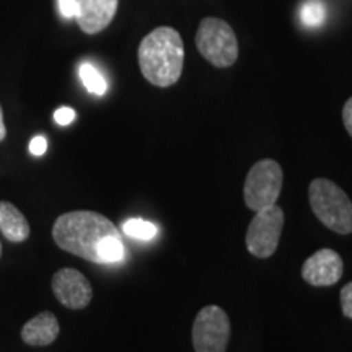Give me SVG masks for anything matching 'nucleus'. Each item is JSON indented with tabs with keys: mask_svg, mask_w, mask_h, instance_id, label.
Listing matches in <instances>:
<instances>
[{
	"mask_svg": "<svg viewBox=\"0 0 352 352\" xmlns=\"http://www.w3.org/2000/svg\"><path fill=\"white\" fill-rule=\"evenodd\" d=\"M52 239L60 250L96 264L121 263L124 243L116 226L94 210H72L56 219Z\"/></svg>",
	"mask_w": 352,
	"mask_h": 352,
	"instance_id": "obj_1",
	"label": "nucleus"
},
{
	"mask_svg": "<svg viewBox=\"0 0 352 352\" xmlns=\"http://www.w3.org/2000/svg\"><path fill=\"white\" fill-rule=\"evenodd\" d=\"M139 67L152 85L166 88L179 80L184 64V44L179 33L160 26L142 39L139 46Z\"/></svg>",
	"mask_w": 352,
	"mask_h": 352,
	"instance_id": "obj_2",
	"label": "nucleus"
},
{
	"mask_svg": "<svg viewBox=\"0 0 352 352\" xmlns=\"http://www.w3.org/2000/svg\"><path fill=\"white\" fill-rule=\"evenodd\" d=\"M308 199L324 227L340 235L352 233V202L336 183L324 178L314 179L308 188Z\"/></svg>",
	"mask_w": 352,
	"mask_h": 352,
	"instance_id": "obj_3",
	"label": "nucleus"
},
{
	"mask_svg": "<svg viewBox=\"0 0 352 352\" xmlns=\"http://www.w3.org/2000/svg\"><path fill=\"white\" fill-rule=\"evenodd\" d=\"M196 46L215 67H230L239 59V41L232 26L223 20H202L196 33Z\"/></svg>",
	"mask_w": 352,
	"mask_h": 352,
	"instance_id": "obj_4",
	"label": "nucleus"
},
{
	"mask_svg": "<svg viewBox=\"0 0 352 352\" xmlns=\"http://www.w3.org/2000/svg\"><path fill=\"white\" fill-rule=\"evenodd\" d=\"M283 168L271 158H264L252 166L245 179L243 196L250 209L258 212L277 204L283 189Z\"/></svg>",
	"mask_w": 352,
	"mask_h": 352,
	"instance_id": "obj_5",
	"label": "nucleus"
},
{
	"mask_svg": "<svg viewBox=\"0 0 352 352\" xmlns=\"http://www.w3.org/2000/svg\"><path fill=\"white\" fill-rule=\"evenodd\" d=\"M230 340V320L217 305H208L197 314L192 324V346L196 352H226Z\"/></svg>",
	"mask_w": 352,
	"mask_h": 352,
	"instance_id": "obj_6",
	"label": "nucleus"
},
{
	"mask_svg": "<svg viewBox=\"0 0 352 352\" xmlns=\"http://www.w3.org/2000/svg\"><path fill=\"white\" fill-rule=\"evenodd\" d=\"M284 227V212L279 206L258 210L248 232H246V248L256 258H270L279 245L280 233Z\"/></svg>",
	"mask_w": 352,
	"mask_h": 352,
	"instance_id": "obj_7",
	"label": "nucleus"
},
{
	"mask_svg": "<svg viewBox=\"0 0 352 352\" xmlns=\"http://www.w3.org/2000/svg\"><path fill=\"white\" fill-rule=\"evenodd\" d=\"M52 292L64 307L82 310L94 298V289L80 271L64 267L52 276Z\"/></svg>",
	"mask_w": 352,
	"mask_h": 352,
	"instance_id": "obj_8",
	"label": "nucleus"
},
{
	"mask_svg": "<svg viewBox=\"0 0 352 352\" xmlns=\"http://www.w3.org/2000/svg\"><path fill=\"white\" fill-rule=\"evenodd\" d=\"M344 264L342 258L329 248L318 250L303 263L302 277L305 283L315 287H328L342 277Z\"/></svg>",
	"mask_w": 352,
	"mask_h": 352,
	"instance_id": "obj_9",
	"label": "nucleus"
},
{
	"mask_svg": "<svg viewBox=\"0 0 352 352\" xmlns=\"http://www.w3.org/2000/svg\"><path fill=\"white\" fill-rule=\"evenodd\" d=\"M118 10V0H77L76 19L82 32L95 34L111 23Z\"/></svg>",
	"mask_w": 352,
	"mask_h": 352,
	"instance_id": "obj_10",
	"label": "nucleus"
},
{
	"mask_svg": "<svg viewBox=\"0 0 352 352\" xmlns=\"http://www.w3.org/2000/svg\"><path fill=\"white\" fill-rule=\"evenodd\" d=\"M59 331L60 327L56 315L51 311H41L26 321L25 327L21 328V340L28 346L34 347L50 346L57 340Z\"/></svg>",
	"mask_w": 352,
	"mask_h": 352,
	"instance_id": "obj_11",
	"label": "nucleus"
},
{
	"mask_svg": "<svg viewBox=\"0 0 352 352\" xmlns=\"http://www.w3.org/2000/svg\"><path fill=\"white\" fill-rule=\"evenodd\" d=\"M0 232L13 243H21L30 236L28 220L12 202L0 201Z\"/></svg>",
	"mask_w": 352,
	"mask_h": 352,
	"instance_id": "obj_12",
	"label": "nucleus"
},
{
	"mask_svg": "<svg viewBox=\"0 0 352 352\" xmlns=\"http://www.w3.org/2000/svg\"><path fill=\"white\" fill-rule=\"evenodd\" d=\"M78 74H80L82 83L85 85V88L90 94L94 95H104L108 90V83L107 78L101 76V72L95 67L94 64L90 63H83L78 69Z\"/></svg>",
	"mask_w": 352,
	"mask_h": 352,
	"instance_id": "obj_13",
	"label": "nucleus"
},
{
	"mask_svg": "<svg viewBox=\"0 0 352 352\" xmlns=\"http://www.w3.org/2000/svg\"><path fill=\"white\" fill-rule=\"evenodd\" d=\"M327 6L321 0H307L300 8V20L307 28H318L327 20Z\"/></svg>",
	"mask_w": 352,
	"mask_h": 352,
	"instance_id": "obj_14",
	"label": "nucleus"
},
{
	"mask_svg": "<svg viewBox=\"0 0 352 352\" xmlns=\"http://www.w3.org/2000/svg\"><path fill=\"white\" fill-rule=\"evenodd\" d=\"M122 232L126 233L127 236L135 240H152L155 239L158 228L153 226L152 222H147L144 219H129L126 220L124 226H122Z\"/></svg>",
	"mask_w": 352,
	"mask_h": 352,
	"instance_id": "obj_15",
	"label": "nucleus"
},
{
	"mask_svg": "<svg viewBox=\"0 0 352 352\" xmlns=\"http://www.w3.org/2000/svg\"><path fill=\"white\" fill-rule=\"evenodd\" d=\"M341 310L346 318L352 320V283L341 289Z\"/></svg>",
	"mask_w": 352,
	"mask_h": 352,
	"instance_id": "obj_16",
	"label": "nucleus"
},
{
	"mask_svg": "<svg viewBox=\"0 0 352 352\" xmlns=\"http://www.w3.org/2000/svg\"><path fill=\"white\" fill-rule=\"evenodd\" d=\"M54 120H56L57 124L67 126L74 120H76V111H74V109L69 108V107H63L54 113Z\"/></svg>",
	"mask_w": 352,
	"mask_h": 352,
	"instance_id": "obj_17",
	"label": "nucleus"
},
{
	"mask_svg": "<svg viewBox=\"0 0 352 352\" xmlns=\"http://www.w3.org/2000/svg\"><path fill=\"white\" fill-rule=\"evenodd\" d=\"M47 151V140L43 138V135H36V138L32 139V142H30V152L33 153V155L36 157H41L46 153Z\"/></svg>",
	"mask_w": 352,
	"mask_h": 352,
	"instance_id": "obj_18",
	"label": "nucleus"
},
{
	"mask_svg": "<svg viewBox=\"0 0 352 352\" xmlns=\"http://www.w3.org/2000/svg\"><path fill=\"white\" fill-rule=\"evenodd\" d=\"M59 10L64 19H72L77 13V0H59Z\"/></svg>",
	"mask_w": 352,
	"mask_h": 352,
	"instance_id": "obj_19",
	"label": "nucleus"
},
{
	"mask_svg": "<svg viewBox=\"0 0 352 352\" xmlns=\"http://www.w3.org/2000/svg\"><path fill=\"white\" fill-rule=\"evenodd\" d=\"M342 122H344V127L352 138V96L346 101L344 108H342Z\"/></svg>",
	"mask_w": 352,
	"mask_h": 352,
	"instance_id": "obj_20",
	"label": "nucleus"
},
{
	"mask_svg": "<svg viewBox=\"0 0 352 352\" xmlns=\"http://www.w3.org/2000/svg\"><path fill=\"white\" fill-rule=\"evenodd\" d=\"M6 135H7V129H6V124H3L2 107H0V142H2V140L6 139Z\"/></svg>",
	"mask_w": 352,
	"mask_h": 352,
	"instance_id": "obj_21",
	"label": "nucleus"
},
{
	"mask_svg": "<svg viewBox=\"0 0 352 352\" xmlns=\"http://www.w3.org/2000/svg\"><path fill=\"white\" fill-rule=\"evenodd\" d=\"M0 254H2V245H0Z\"/></svg>",
	"mask_w": 352,
	"mask_h": 352,
	"instance_id": "obj_22",
	"label": "nucleus"
}]
</instances>
